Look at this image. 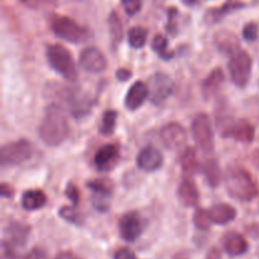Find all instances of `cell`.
I'll return each mask as SVG.
<instances>
[{"label": "cell", "instance_id": "12", "mask_svg": "<svg viewBox=\"0 0 259 259\" xmlns=\"http://www.w3.org/2000/svg\"><path fill=\"white\" fill-rule=\"evenodd\" d=\"M161 141L168 149H179L186 143L187 133L179 123H168L161 129Z\"/></svg>", "mask_w": 259, "mask_h": 259}, {"label": "cell", "instance_id": "11", "mask_svg": "<svg viewBox=\"0 0 259 259\" xmlns=\"http://www.w3.org/2000/svg\"><path fill=\"white\" fill-rule=\"evenodd\" d=\"M81 67L90 73H100L105 71L106 58L96 47H88L81 51L80 58H78Z\"/></svg>", "mask_w": 259, "mask_h": 259}, {"label": "cell", "instance_id": "43", "mask_svg": "<svg viewBox=\"0 0 259 259\" xmlns=\"http://www.w3.org/2000/svg\"><path fill=\"white\" fill-rule=\"evenodd\" d=\"M206 259H220V252L218 249H211L209 252V254H207Z\"/></svg>", "mask_w": 259, "mask_h": 259}, {"label": "cell", "instance_id": "27", "mask_svg": "<svg viewBox=\"0 0 259 259\" xmlns=\"http://www.w3.org/2000/svg\"><path fill=\"white\" fill-rule=\"evenodd\" d=\"M152 50L161 60L168 61L174 57V53L168 50V40L162 34L154 35L153 40H152Z\"/></svg>", "mask_w": 259, "mask_h": 259}, {"label": "cell", "instance_id": "6", "mask_svg": "<svg viewBox=\"0 0 259 259\" xmlns=\"http://www.w3.org/2000/svg\"><path fill=\"white\" fill-rule=\"evenodd\" d=\"M228 70L233 83L238 88H245L249 82L252 73V58L249 53L242 50L233 53L228 63Z\"/></svg>", "mask_w": 259, "mask_h": 259}, {"label": "cell", "instance_id": "2", "mask_svg": "<svg viewBox=\"0 0 259 259\" xmlns=\"http://www.w3.org/2000/svg\"><path fill=\"white\" fill-rule=\"evenodd\" d=\"M224 185L230 197L238 201L248 202L255 199L259 190L252 175L244 168L233 167L224 177Z\"/></svg>", "mask_w": 259, "mask_h": 259}, {"label": "cell", "instance_id": "5", "mask_svg": "<svg viewBox=\"0 0 259 259\" xmlns=\"http://www.w3.org/2000/svg\"><path fill=\"white\" fill-rule=\"evenodd\" d=\"M34 152V147L25 139L10 142L0 149V161L3 166H19L29 161Z\"/></svg>", "mask_w": 259, "mask_h": 259}, {"label": "cell", "instance_id": "38", "mask_svg": "<svg viewBox=\"0 0 259 259\" xmlns=\"http://www.w3.org/2000/svg\"><path fill=\"white\" fill-rule=\"evenodd\" d=\"M114 259H137V257L133 250H131L129 248H120L114 254Z\"/></svg>", "mask_w": 259, "mask_h": 259}, {"label": "cell", "instance_id": "1", "mask_svg": "<svg viewBox=\"0 0 259 259\" xmlns=\"http://www.w3.org/2000/svg\"><path fill=\"white\" fill-rule=\"evenodd\" d=\"M70 133L67 116L58 104H51L45 111L38 128V136L48 147H57L67 139Z\"/></svg>", "mask_w": 259, "mask_h": 259}, {"label": "cell", "instance_id": "21", "mask_svg": "<svg viewBox=\"0 0 259 259\" xmlns=\"http://www.w3.org/2000/svg\"><path fill=\"white\" fill-rule=\"evenodd\" d=\"M214 40L215 46L224 53L233 55L239 50V40H238L237 35L229 30H220L219 33L215 34Z\"/></svg>", "mask_w": 259, "mask_h": 259}, {"label": "cell", "instance_id": "28", "mask_svg": "<svg viewBox=\"0 0 259 259\" xmlns=\"http://www.w3.org/2000/svg\"><path fill=\"white\" fill-rule=\"evenodd\" d=\"M242 7H243L242 3L229 2V3H227L225 5H223V7H220V8H218V9H214V10H211V12H209V14H207L206 18L210 20V23H217L218 20L222 19L223 17H225V15L229 14V13L234 12V10L240 9Z\"/></svg>", "mask_w": 259, "mask_h": 259}, {"label": "cell", "instance_id": "18", "mask_svg": "<svg viewBox=\"0 0 259 259\" xmlns=\"http://www.w3.org/2000/svg\"><path fill=\"white\" fill-rule=\"evenodd\" d=\"M223 247L224 250L230 257H240L245 254L249 249V244L242 234L235 232L228 233L223 239Z\"/></svg>", "mask_w": 259, "mask_h": 259}, {"label": "cell", "instance_id": "33", "mask_svg": "<svg viewBox=\"0 0 259 259\" xmlns=\"http://www.w3.org/2000/svg\"><path fill=\"white\" fill-rule=\"evenodd\" d=\"M124 12L128 15H136L141 12L143 0H121Z\"/></svg>", "mask_w": 259, "mask_h": 259}, {"label": "cell", "instance_id": "36", "mask_svg": "<svg viewBox=\"0 0 259 259\" xmlns=\"http://www.w3.org/2000/svg\"><path fill=\"white\" fill-rule=\"evenodd\" d=\"M65 194L66 196L68 197V200H71V202H72L75 206L78 204V200H80V192H78V189L75 186V185L68 184Z\"/></svg>", "mask_w": 259, "mask_h": 259}, {"label": "cell", "instance_id": "13", "mask_svg": "<svg viewBox=\"0 0 259 259\" xmlns=\"http://www.w3.org/2000/svg\"><path fill=\"white\" fill-rule=\"evenodd\" d=\"M163 164V156L153 146H147L142 149L137 157V166L144 172H156Z\"/></svg>", "mask_w": 259, "mask_h": 259}, {"label": "cell", "instance_id": "26", "mask_svg": "<svg viewBox=\"0 0 259 259\" xmlns=\"http://www.w3.org/2000/svg\"><path fill=\"white\" fill-rule=\"evenodd\" d=\"M147 38H148V30L143 27H133L129 29L128 32V42L129 46L134 50H139V48L144 47L147 43Z\"/></svg>", "mask_w": 259, "mask_h": 259}, {"label": "cell", "instance_id": "22", "mask_svg": "<svg viewBox=\"0 0 259 259\" xmlns=\"http://www.w3.org/2000/svg\"><path fill=\"white\" fill-rule=\"evenodd\" d=\"M47 202V196L42 190H28L22 196V206L23 209L28 211H35L38 209H42Z\"/></svg>", "mask_w": 259, "mask_h": 259}, {"label": "cell", "instance_id": "39", "mask_svg": "<svg viewBox=\"0 0 259 259\" xmlns=\"http://www.w3.org/2000/svg\"><path fill=\"white\" fill-rule=\"evenodd\" d=\"M24 259H47V254L45 253V250L39 249V248H34V249L30 250Z\"/></svg>", "mask_w": 259, "mask_h": 259}, {"label": "cell", "instance_id": "25", "mask_svg": "<svg viewBox=\"0 0 259 259\" xmlns=\"http://www.w3.org/2000/svg\"><path fill=\"white\" fill-rule=\"evenodd\" d=\"M181 166L187 176H192L199 169V162H197L196 152L194 148H186L181 154Z\"/></svg>", "mask_w": 259, "mask_h": 259}, {"label": "cell", "instance_id": "15", "mask_svg": "<svg viewBox=\"0 0 259 259\" xmlns=\"http://www.w3.org/2000/svg\"><path fill=\"white\" fill-rule=\"evenodd\" d=\"M30 228L28 225L22 224V223L13 222L5 229V238L3 242L9 244L15 249L17 247H23L27 243L28 237H29Z\"/></svg>", "mask_w": 259, "mask_h": 259}, {"label": "cell", "instance_id": "4", "mask_svg": "<svg viewBox=\"0 0 259 259\" xmlns=\"http://www.w3.org/2000/svg\"><path fill=\"white\" fill-rule=\"evenodd\" d=\"M51 29L57 37L71 43L85 42L90 37V32L86 27L78 24L72 18L56 15L51 20Z\"/></svg>", "mask_w": 259, "mask_h": 259}, {"label": "cell", "instance_id": "20", "mask_svg": "<svg viewBox=\"0 0 259 259\" xmlns=\"http://www.w3.org/2000/svg\"><path fill=\"white\" fill-rule=\"evenodd\" d=\"M177 195H179L180 201L187 207L196 206L199 202V190L191 179L182 180L177 190Z\"/></svg>", "mask_w": 259, "mask_h": 259}, {"label": "cell", "instance_id": "17", "mask_svg": "<svg viewBox=\"0 0 259 259\" xmlns=\"http://www.w3.org/2000/svg\"><path fill=\"white\" fill-rule=\"evenodd\" d=\"M119 159V147L116 144L109 143L101 147L98 152H96L95 157H94V163L98 167L100 171H106V169L111 168L116 161Z\"/></svg>", "mask_w": 259, "mask_h": 259}, {"label": "cell", "instance_id": "19", "mask_svg": "<svg viewBox=\"0 0 259 259\" xmlns=\"http://www.w3.org/2000/svg\"><path fill=\"white\" fill-rule=\"evenodd\" d=\"M207 211H209L211 222L217 225H227L237 218V210L232 205L224 204V202L212 205Z\"/></svg>", "mask_w": 259, "mask_h": 259}, {"label": "cell", "instance_id": "23", "mask_svg": "<svg viewBox=\"0 0 259 259\" xmlns=\"http://www.w3.org/2000/svg\"><path fill=\"white\" fill-rule=\"evenodd\" d=\"M225 80L224 72H223L220 68H217L212 72H210V75L207 76L206 78L202 82L201 88H202V93L206 98H211L214 96L218 91L220 90V88L223 86Z\"/></svg>", "mask_w": 259, "mask_h": 259}, {"label": "cell", "instance_id": "9", "mask_svg": "<svg viewBox=\"0 0 259 259\" xmlns=\"http://www.w3.org/2000/svg\"><path fill=\"white\" fill-rule=\"evenodd\" d=\"M142 232H143V224L138 212H126L119 220V233L125 242L134 243L141 237Z\"/></svg>", "mask_w": 259, "mask_h": 259}, {"label": "cell", "instance_id": "30", "mask_svg": "<svg viewBox=\"0 0 259 259\" xmlns=\"http://www.w3.org/2000/svg\"><path fill=\"white\" fill-rule=\"evenodd\" d=\"M109 25H110L111 37H113L114 43L116 45L123 38V24H121L119 15L115 12L111 13L110 17H109Z\"/></svg>", "mask_w": 259, "mask_h": 259}, {"label": "cell", "instance_id": "8", "mask_svg": "<svg viewBox=\"0 0 259 259\" xmlns=\"http://www.w3.org/2000/svg\"><path fill=\"white\" fill-rule=\"evenodd\" d=\"M174 93V82L167 73H154L149 81V95L154 105H161Z\"/></svg>", "mask_w": 259, "mask_h": 259}, {"label": "cell", "instance_id": "7", "mask_svg": "<svg viewBox=\"0 0 259 259\" xmlns=\"http://www.w3.org/2000/svg\"><path fill=\"white\" fill-rule=\"evenodd\" d=\"M191 131L197 147L204 153H212L215 148V142L214 132H212L211 121H210L209 115H206L205 113L197 114L191 123Z\"/></svg>", "mask_w": 259, "mask_h": 259}, {"label": "cell", "instance_id": "40", "mask_svg": "<svg viewBox=\"0 0 259 259\" xmlns=\"http://www.w3.org/2000/svg\"><path fill=\"white\" fill-rule=\"evenodd\" d=\"M131 76H132V71H129L128 68H119V70L116 71V78H118L119 81L129 80Z\"/></svg>", "mask_w": 259, "mask_h": 259}, {"label": "cell", "instance_id": "42", "mask_svg": "<svg viewBox=\"0 0 259 259\" xmlns=\"http://www.w3.org/2000/svg\"><path fill=\"white\" fill-rule=\"evenodd\" d=\"M55 259H81V258L72 252H62L60 253V254L56 255Z\"/></svg>", "mask_w": 259, "mask_h": 259}, {"label": "cell", "instance_id": "3", "mask_svg": "<svg viewBox=\"0 0 259 259\" xmlns=\"http://www.w3.org/2000/svg\"><path fill=\"white\" fill-rule=\"evenodd\" d=\"M47 61L51 67L58 73L63 76L66 80L73 81L77 78V70L73 62L72 55L66 47L61 45H50L46 51Z\"/></svg>", "mask_w": 259, "mask_h": 259}, {"label": "cell", "instance_id": "31", "mask_svg": "<svg viewBox=\"0 0 259 259\" xmlns=\"http://www.w3.org/2000/svg\"><path fill=\"white\" fill-rule=\"evenodd\" d=\"M211 219H210L209 211L204 209H197L194 215V224L197 229L200 230H209L211 225Z\"/></svg>", "mask_w": 259, "mask_h": 259}, {"label": "cell", "instance_id": "34", "mask_svg": "<svg viewBox=\"0 0 259 259\" xmlns=\"http://www.w3.org/2000/svg\"><path fill=\"white\" fill-rule=\"evenodd\" d=\"M258 37V25L255 23H247L243 28V38L247 42H254Z\"/></svg>", "mask_w": 259, "mask_h": 259}, {"label": "cell", "instance_id": "24", "mask_svg": "<svg viewBox=\"0 0 259 259\" xmlns=\"http://www.w3.org/2000/svg\"><path fill=\"white\" fill-rule=\"evenodd\" d=\"M202 172H204L205 177H206L207 184L211 187H217L220 184L222 180V172H220V167L215 159H207L202 166Z\"/></svg>", "mask_w": 259, "mask_h": 259}, {"label": "cell", "instance_id": "44", "mask_svg": "<svg viewBox=\"0 0 259 259\" xmlns=\"http://www.w3.org/2000/svg\"><path fill=\"white\" fill-rule=\"evenodd\" d=\"M181 2L184 3L185 5H187V7H191V5L196 4V3H197V0H181Z\"/></svg>", "mask_w": 259, "mask_h": 259}, {"label": "cell", "instance_id": "29", "mask_svg": "<svg viewBox=\"0 0 259 259\" xmlns=\"http://www.w3.org/2000/svg\"><path fill=\"white\" fill-rule=\"evenodd\" d=\"M116 119H118V113L113 109H109L103 114L100 125V133L104 136H110L114 133V129L116 125Z\"/></svg>", "mask_w": 259, "mask_h": 259}, {"label": "cell", "instance_id": "32", "mask_svg": "<svg viewBox=\"0 0 259 259\" xmlns=\"http://www.w3.org/2000/svg\"><path fill=\"white\" fill-rule=\"evenodd\" d=\"M58 215H60L63 220L71 223V224H80V215L77 214V211H76L73 207L62 206L60 209V211H58Z\"/></svg>", "mask_w": 259, "mask_h": 259}, {"label": "cell", "instance_id": "16", "mask_svg": "<svg viewBox=\"0 0 259 259\" xmlns=\"http://www.w3.org/2000/svg\"><path fill=\"white\" fill-rule=\"evenodd\" d=\"M149 96V88L142 81H136L133 85L129 88L128 93L125 95V104L126 109L131 111L137 110L138 108H141L144 104V101L148 99Z\"/></svg>", "mask_w": 259, "mask_h": 259}, {"label": "cell", "instance_id": "41", "mask_svg": "<svg viewBox=\"0 0 259 259\" xmlns=\"http://www.w3.org/2000/svg\"><path fill=\"white\" fill-rule=\"evenodd\" d=\"M0 194H2L3 197H10L13 196V189L7 184H2L0 186Z\"/></svg>", "mask_w": 259, "mask_h": 259}, {"label": "cell", "instance_id": "37", "mask_svg": "<svg viewBox=\"0 0 259 259\" xmlns=\"http://www.w3.org/2000/svg\"><path fill=\"white\" fill-rule=\"evenodd\" d=\"M22 4L27 5L28 8H32V9H37V8H42L45 5H50L53 4L56 0H18Z\"/></svg>", "mask_w": 259, "mask_h": 259}, {"label": "cell", "instance_id": "10", "mask_svg": "<svg viewBox=\"0 0 259 259\" xmlns=\"http://www.w3.org/2000/svg\"><path fill=\"white\" fill-rule=\"evenodd\" d=\"M91 191V204L99 212H106L110 207L111 186L106 181H91L88 184Z\"/></svg>", "mask_w": 259, "mask_h": 259}, {"label": "cell", "instance_id": "14", "mask_svg": "<svg viewBox=\"0 0 259 259\" xmlns=\"http://www.w3.org/2000/svg\"><path fill=\"white\" fill-rule=\"evenodd\" d=\"M223 137H230L240 143H252L254 139V126L247 120H239L237 123H230L222 131Z\"/></svg>", "mask_w": 259, "mask_h": 259}, {"label": "cell", "instance_id": "35", "mask_svg": "<svg viewBox=\"0 0 259 259\" xmlns=\"http://www.w3.org/2000/svg\"><path fill=\"white\" fill-rule=\"evenodd\" d=\"M177 12L175 8L168 10V24H167V30L169 34H176L177 33Z\"/></svg>", "mask_w": 259, "mask_h": 259}]
</instances>
